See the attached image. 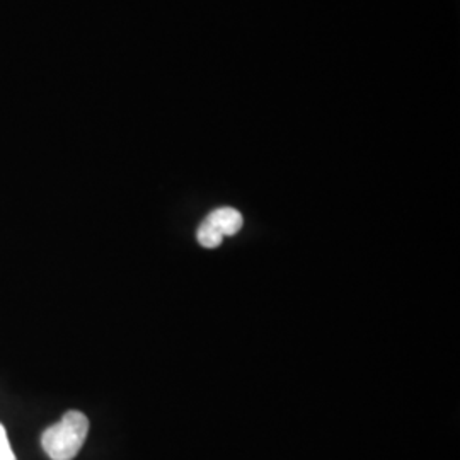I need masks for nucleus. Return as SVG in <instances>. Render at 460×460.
Masks as SVG:
<instances>
[{
    "instance_id": "obj_1",
    "label": "nucleus",
    "mask_w": 460,
    "mask_h": 460,
    "mask_svg": "<svg viewBox=\"0 0 460 460\" xmlns=\"http://www.w3.org/2000/svg\"><path fill=\"white\" fill-rule=\"evenodd\" d=\"M89 433V420L81 411H66L64 418L47 428L41 445L51 460H72L81 452Z\"/></svg>"
},
{
    "instance_id": "obj_2",
    "label": "nucleus",
    "mask_w": 460,
    "mask_h": 460,
    "mask_svg": "<svg viewBox=\"0 0 460 460\" xmlns=\"http://www.w3.org/2000/svg\"><path fill=\"white\" fill-rule=\"evenodd\" d=\"M205 220L210 222L224 237L235 235L239 230L243 229V224H244L241 212H237L235 208H229V207L215 210Z\"/></svg>"
},
{
    "instance_id": "obj_3",
    "label": "nucleus",
    "mask_w": 460,
    "mask_h": 460,
    "mask_svg": "<svg viewBox=\"0 0 460 460\" xmlns=\"http://www.w3.org/2000/svg\"><path fill=\"white\" fill-rule=\"evenodd\" d=\"M198 243L207 249H215V247L220 246L222 241H224V235L215 229L214 226L210 222H203L198 229Z\"/></svg>"
},
{
    "instance_id": "obj_4",
    "label": "nucleus",
    "mask_w": 460,
    "mask_h": 460,
    "mask_svg": "<svg viewBox=\"0 0 460 460\" xmlns=\"http://www.w3.org/2000/svg\"><path fill=\"white\" fill-rule=\"evenodd\" d=\"M0 460H17L16 454L13 452V447L9 442L7 431L2 423H0Z\"/></svg>"
}]
</instances>
